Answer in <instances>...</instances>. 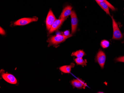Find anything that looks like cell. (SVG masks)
<instances>
[{
  "label": "cell",
  "instance_id": "5b68a950",
  "mask_svg": "<svg viewBox=\"0 0 124 93\" xmlns=\"http://www.w3.org/2000/svg\"><path fill=\"white\" fill-rule=\"evenodd\" d=\"M71 16V34H75L77 29L78 25V19L77 16L74 11H72Z\"/></svg>",
  "mask_w": 124,
  "mask_h": 93
},
{
  "label": "cell",
  "instance_id": "3957f363",
  "mask_svg": "<svg viewBox=\"0 0 124 93\" xmlns=\"http://www.w3.org/2000/svg\"><path fill=\"white\" fill-rule=\"evenodd\" d=\"M38 20L37 17H34L32 18H23L16 21L14 23V26H23L27 25L30 23L36 21Z\"/></svg>",
  "mask_w": 124,
  "mask_h": 93
},
{
  "label": "cell",
  "instance_id": "52a82bcc",
  "mask_svg": "<svg viewBox=\"0 0 124 93\" xmlns=\"http://www.w3.org/2000/svg\"><path fill=\"white\" fill-rule=\"evenodd\" d=\"M67 18L63 19H56L53 23L51 26V28L49 30V34H51L54 31L57 30L61 26L63 22L66 20Z\"/></svg>",
  "mask_w": 124,
  "mask_h": 93
},
{
  "label": "cell",
  "instance_id": "7c38bea8",
  "mask_svg": "<svg viewBox=\"0 0 124 93\" xmlns=\"http://www.w3.org/2000/svg\"><path fill=\"white\" fill-rule=\"evenodd\" d=\"M100 7L102 8L107 14L110 16L109 10V7L108 4L104 2H97Z\"/></svg>",
  "mask_w": 124,
  "mask_h": 93
},
{
  "label": "cell",
  "instance_id": "5bb4252c",
  "mask_svg": "<svg viewBox=\"0 0 124 93\" xmlns=\"http://www.w3.org/2000/svg\"><path fill=\"white\" fill-rule=\"evenodd\" d=\"M75 62L79 65H81L82 66H86L87 64L86 60H84L82 58H78L75 59Z\"/></svg>",
  "mask_w": 124,
  "mask_h": 93
},
{
  "label": "cell",
  "instance_id": "ac0fdd59",
  "mask_svg": "<svg viewBox=\"0 0 124 93\" xmlns=\"http://www.w3.org/2000/svg\"><path fill=\"white\" fill-rule=\"evenodd\" d=\"M0 34L2 35H5V32L3 29L0 27Z\"/></svg>",
  "mask_w": 124,
  "mask_h": 93
},
{
  "label": "cell",
  "instance_id": "277c9868",
  "mask_svg": "<svg viewBox=\"0 0 124 93\" xmlns=\"http://www.w3.org/2000/svg\"><path fill=\"white\" fill-rule=\"evenodd\" d=\"M56 19H57L53 13L52 10L50 9L48 13L46 21V29L48 30H50L53 23Z\"/></svg>",
  "mask_w": 124,
  "mask_h": 93
},
{
  "label": "cell",
  "instance_id": "e0dca14e",
  "mask_svg": "<svg viewBox=\"0 0 124 93\" xmlns=\"http://www.w3.org/2000/svg\"><path fill=\"white\" fill-rule=\"evenodd\" d=\"M116 61L119 62H124V56L118 57L116 59Z\"/></svg>",
  "mask_w": 124,
  "mask_h": 93
},
{
  "label": "cell",
  "instance_id": "30bf717a",
  "mask_svg": "<svg viewBox=\"0 0 124 93\" xmlns=\"http://www.w3.org/2000/svg\"><path fill=\"white\" fill-rule=\"evenodd\" d=\"M71 83L73 86L77 88H84V87H86L85 84H84L82 80L79 79L73 80L71 82Z\"/></svg>",
  "mask_w": 124,
  "mask_h": 93
},
{
  "label": "cell",
  "instance_id": "8992f818",
  "mask_svg": "<svg viewBox=\"0 0 124 93\" xmlns=\"http://www.w3.org/2000/svg\"><path fill=\"white\" fill-rule=\"evenodd\" d=\"M106 57L105 53L102 50L99 51L97 55V60L101 68H103L106 61Z\"/></svg>",
  "mask_w": 124,
  "mask_h": 93
},
{
  "label": "cell",
  "instance_id": "7a4b0ae2",
  "mask_svg": "<svg viewBox=\"0 0 124 93\" xmlns=\"http://www.w3.org/2000/svg\"><path fill=\"white\" fill-rule=\"evenodd\" d=\"M113 28V36L112 39L115 40H120L123 37V35L120 32L117 24L113 17H111Z\"/></svg>",
  "mask_w": 124,
  "mask_h": 93
},
{
  "label": "cell",
  "instance_id": "4fadbf2b",
  "mask_svg": "<svg viewBox=\"0 0 124 93\" xmlns=\"http://www.w3.org/2000/svg\"><path fill=\"white\" fill-rule=\"evenodd\" d=\"M85 55V52L83 50H79L74 52L71 54V56H75L78 58H82Z\"/></svg>",
  "mask_w": 124,
  "mask_h": 93
},
{
  "label": "cell",
  "instance_id": "d6986e66",
  "mask_svg": "<svg viewBox=\"0 0 124 93\" xmlns=\"http://www.w3.org/2000/svg\"><path fill=\"white\" fill-rule=\"evenodd\" d=\"M67 33H69V31H66L64 32V35H66V36H68L70 35L69 34H67Z\"/></svg>",
  "mask_w": 124,
  "mask_h": 93
},
{
  "label": "cell",
  "instance_id": "6da1fadb",
  "mask_svg": "<svg viewBox=\"0 0 124 93\" xmlns=\"http://www.w3.org/2000/svg\"><path fill=\"white\" fill-rule=\"evenodd\" d=\"M72 36V34L68 36L65 35H57L51 37L49 38L47 42L49 43V45H57L63 42L67 39L69 38Z\"/></svg>",
  "mask_w": 124,
  "mask_h": 93
},
{
  "label": "cell",
  "instance_id": "8fae6325",
  "mask_svg": "<svg viewBox=\"0 0 124 93\" xmlns=\"http://www.w3.org/2000/svg\"><path fill=\"white\" fill-rule=\"evenodd\" d=\"M74 66V64H71L69 65H65L63 66H61L60 68V70L61 72L64 73H69L71 72L72 68Z\"/></svg>",
  "mask_w": 124,
  "mask_h": 93
},
{
  "label": "cell",
  "instance_id": "2e32d148",
  "mask_svg": "<svg viewBox=\"0 0 124 93\" xmlns=\"http://www.w3.org/2000/svg\"><path fill=\"white\" fill-rule=\"evenodd\" d=\"M95 0L97 2H104L106 3L107 4H108L109 8H110L112 10H115V8L112 5H111L110 3L108 2L107 0Z\"/></svg>",
  "mask_w": 124,
  "mask_h": 93
},
{
  "label": "cell",
  "instance_id": "ba28073f",
  "mask_svg": "<svg viewBox=\"0 0 124 93\" xmlns=\"http://www.w3.org/2000/svg\"><path fill=\"white\" fill-rule=\"evenodd\" d=\"M3 79L8 83L12 84H16L17 80L14 76L9 73H3L2 75Z\"/></svg>",
  "mask_w": 124,
  "mask_h": 93
},
{
  "label": "cell",
  "instance_id": "9c48e42d",
  "mask_svg": "<svg viewBox=\"0 0 124 93\" xmlns=\"http://www.w3.org/2000/svg\"><path fill=\"white\" fill-rule=\"evenodd\" d=\"M72 7L71 6H67L62 10L59 18H65L70 15H71L72 13Z\"/></svg>",
  "mask_w": 124,
  "mask_h": 93
},
{
  "label": "cell",
  "instance_id": "9a60e30c",
  "mask_svg": "<svg viewBox=\"0 0 124 93\" xmlns=\"http://www.w3.org/2000/svg\"><path fill=\"white\" fill-rule=\"evenodd\" d=\"M110 43L107 40H103L101 42V45L103 48H108L109 46Z\"/></svg>",
  "mask_w": 124,
  "mask_h": 93
}]
</instances>
